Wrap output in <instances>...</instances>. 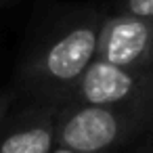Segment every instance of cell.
I'll use <instances>...</instances> for the list:
<instances>
[{
  "mask_svg": "<svg viewBox=\"0 0 153 153\" xmlns=\"http://www.w3.org/2000/svg\"><path fill=\"white\" fill-rule=\"evenodd\" d=\"M101 21L97 15H82L57 30L21 67V92L30 101L63 103L97 55Z\"/></svg>",
  "mask_w": 153,
  "mask_h": 153,
  "instance_id": "6da1fadb",
  "label": "cell"
},
{
  "mask_svg": "<svg viewBox=\"0 0 153 153\" xmlns=\"http://www.w3.org/2000/svg\"><path fill=\"white\" fill-rule=\"evenodd\" d=\"M153 130V107L84 105L63 101L57 117V145L82 153H117Z\"/></svg>",
  "mask_w": 153,
  "mask_h": 153,
  "instance_id": "7a4b0ae2",
  "label": "cell"
},
{
  "mask_svg": "<svg viewBox=\"0 0 153 153\" xmlns=\"http://www.w3.org/2000/svg\"><path fill=\"white\" fill-rule=\"evenodd\" d=\"M65 101L84 105L153 107V63L122 67L92 59Z\"/></svg>",
  "mask_w": 153,
  "mask_h": 153,
  "instance_id": "3957f363",
  "label": "cell"
},
{
  "mask_svg": "<svg viewBox=\"0 0 153 153\" xmlns=\"http://www.w3.org/2000/svg\"><path fill=\"white\" fill-rule=\"evenodd\" d=\"M94 59L122 67H143L153 63V17L122 11L120 15L103 19Z\"/></svg>",
  "mask_w": 153,
  "mask_h": 153,
  "instance_id": "277c9868",
  "label": "cell"
},
{
  "mask_svg": "<svg viewBox=\"0 0 153 153\" xmlns=\"http://www.w3.org/2000/svg\"><path fill=\"white\" fill-rule=\"evenodd\" d=\"M61 103L30 101L0 122V153H51L57 147Z\"/></svg>",
  "mask_w": 153,
  "mask_h": 153,
  "instance_id": "5b68a950",
  "label": "cell"
},
{
  "mask_svg": "<svg viewBox=\"0 0 153 153\" xmlns=\"http://www.w3.org/2000/svg\"><path fill=\"white\" fill-rule=\"evenodd\" d=\"M122 11L140 17H153V0H124Z\"/></svg>",
  "mask_w": 153,
  "mask_h": 153,
  "instance_id": "8992f818",
  "label": "cell"
},
{
  "mask_svg": "<svg viewBox=\"0 0 153 153\" xmlns=\"http://www.w3.org/2000/svg\"><path fill=\"white\" fill-rule=\"evenodd\" d=\"M13 103H15V92H11V90H0V122H2L4 115L11 111Z\"/></svg>",
  "mask_w": 153,
  "mask_h": 153,
  "instance_id": "52a82bcc",
  "label": "cell"
},
{
  "mask_svg": "<svg viewBox=\"0 0 153 153\" xmlns=\"http://www.w3.org/2000/svg\"><path fill=\"white\" fill-rule=\"evenodd\" d=\"M51 153H82V151H76V149H69V147H63V145H57Z\"/></svg>",
  "mask_w": 153,
  "mask_h": 153,
  "instance_id": "ba28073f",
  "label": "cell"
},
{
  "mask_svg": "<svg viewBox=\"0 0 153 153\" xmlns=\"http://www.w3.org/2000/svg\"><path fill=\"white\" fill-rule=\"evenodd\" d=\"M0 2H4V0H0Z\"/></svg>",
  "mask_w": 153,
  "mask_h": 153,
  "instance_id": "9c48e42d",
  "label": "cell"
}]
</instances>
